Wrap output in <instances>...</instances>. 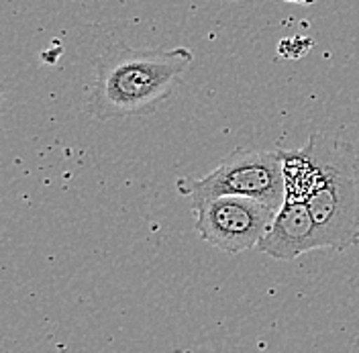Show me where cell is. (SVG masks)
Listing matches in <instances>:
<instances>
[{
	"instance_id": "6da1fadb",
	"label": "cell",
	"mask_w": 359,
	"mask_h": 353,
	"mask_svg": "<svg viewBox=\"0 0 359 353\" xmlns=\"http://www.w3.org/2000/svg\"><path fill=\"white\" fill-rule=\"evenodd\" d=\"M192 62L194 53L188 47H109L96 62L88 112L98 121L156 112L178 88Z\"/></svg>"
},
{
	"instance_id": "7a4b0ae2",
	"label": "cell",
	"mask_w": 359,
	"mask_h": 353,
	"mask_svg": "<svg viewBox=\"0 0 359 353\" xmlns=\"http://www.w3.org/2000/svg\"><path fill=\"white\" fill-rule=\"evenodd\" d=\"M304 147L316 170L306 200L316 245L343 251L359 241V155L351 143L318 131L309 137Z\"/></svg>"
},
{
	"instance_id": "3957f363",
	"label": "cell",
	"mask_w": 359,
	"mask_h": 353,
	"mask_svg": "<svg viewBox=\"0 0 359 353\" xmlns=\"http://www.w3.org/2000/svg\"><path fill=\"white\" fill-rule=\"evenodd\" d=\"M178 192L190 202L212 197H245L280 211L286 200L282 154L237 147L224 155L210 174L178 180Z\"/></svg>"
},
{
	"instance_id": "277c9868",
	"label": "cell",
	"mask_w": 359,
	"mask_h": 353,
	"mask_svg": "<svg viewBox=\"0 0 359 353\" xmlns=\"http://www.w3.org/2000/svg\"><path fill=\"white\" fill-rule=\"evenodd\" d=\"M190 204L198 235L224 253L257 247L278 215L266 202L245 197H212Z\"/></svg>"
},
{
	"instance_id": "5b68a950",
	"label": "cell",
	"mask_w": 359,
	"mask_h": 353,
	"mask_svg": "<svg viewBox=\"0 0 359 353\" xmlns=\"http://www.w3.org/2000/svg\"><path fill=\"white\" fill-rule=\"evenodd\" d=\"M257 249L280 262H290L306 251L318 249L309 204L302 200H284Z\"/></svg>"
},
{
	"instance_id": "8992f818",
	"label": "cell",
	"mask_w": 359,
	"mask_h": 353,
	"mask_svg": "<svg viewBox=\"0 0 359 353\" xmlns=\"http://www.w3.org/2000/svg\"><path fill=\"white\" fill-rule=\"evenodd\" d=\"M284 161V182H286V199L302 200L306 202L311 197L314 184V164L313 157L306 147L294 149V152H282Z\"/></svg>"
},
{
	"instance_id": "52a82bcc",
	"label": "cell",
	"mask_w": 359,
	"mask_h": 353,
	"mask_svg": "<svg viewBox=\"0 0 359 353\" xmlns=\"http://www.w3.org/2000/svg\"><path fill=\"white\" fill-rule=\"evenodd\" d=\"M288 2H300V4H311L314 0H288Z\"/></svg>"
}]
</instances>
